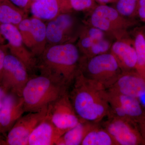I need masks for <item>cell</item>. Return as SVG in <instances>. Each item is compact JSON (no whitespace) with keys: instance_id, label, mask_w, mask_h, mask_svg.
<instances>
[{"instance_id":"obj_1","label":"cell","mask_w":145,"mask_h":145,"mask_svg":"<svg viewBox=\"0 0 145 145\" xmlns=\"http://www.w3.org/2000/svg\"><path fill=\"white\" fill-rule=\"evenodd\" d=\"M70 92L69 98L80 119L100 124L110 113L107 89L89 80L78 69Z\"/></svg>"},{"instance_id":"obj_2","label":"cell","mask_w":145,"mask_h":145,"mask_svg":"<svg viewBox=\"0 0 145 145\" xmlns=\"http://www.w3.org/2000/svg\"><path fill=\"white\" fill-rule=\"evenodd\" d=\"M81 57L73 43L50 46L37 58V69L40 73L52 76L69 88L79 69Z\"/></svg>"},{"instance_id":"obj_3","label":"cell","mask_w":145,"mask_h":145,"mask_svg":"<svg viewBox=\"0 0 145 145\" xmlns=\"http://www.w3.org/2000/svg\"><path fill=\"white\" fill-rule=\"evenodd\" d=\"M69 88L47 74L30 76L22 93L25 112L38 111L48 107Z\"/></svg>"},{"instance_id":"obj_4","label":"cell","mask_w":145,"mask_h":145,"mask_svg":"<svg viewBox=\"0 0 145 145\" xmlns=\"http://www.w3.org/2000/svg\"><path fill=\"white\" fill-rule=\"evenodd\" d=\"M79 69L86 78L99 83L106 89L114 84L123 73L110 52L90 58L81 55Z\"/></svg>"},{"instance_id":"obj_5","label":"cell","mask_w":145,"mask_h":145,"mask_svg":"<svg viewBox=\"0 0 145 145\" xmlns=\"http://www.w3.org/2000/svg\"><path fill=\"white\" fill-rule=\"evenodd\" d=\"M135 24L134 20L124 17L116 8L106 4L96 5L91 11L86 23L87 25L101 29L116 40L129 38L128 30Z\"/></svg>"},{"instance_id":"obj_6","label":"cell","mask_w":145,"mask_h":145,"mask_svg":"<svg viewBox=\"0 0 145 145\" xmlns=\"http://www.w3.org/2000/svg\"><path fill=\"white\" fill-rule=\"evenodd\" d=\"M74 12L62 13L46 22L47 46L78 40L83 25Z\"/></svg>"},{"instance_id":"obj_7","label":"cell","mask_w":145,"mask_h":145,"mask_svg":"<svg viewBox=\"0 0 145 145\" xmlns=\"http://www.w3.org/2000/svg\"><path fill=\"white\" fill-rule=\"evenodd\" d=\"M5 41L10 54L25 65L30 76L33 75L38 69V59L27 48L17 26L11 24L0 25V43L5 45Z\"/></svg>"},{"instance_id":"obj_8","label":"cell","mask_w":145,"mask_h":145,"mask_svg":"<svg viewBox=\"0 0 145 145\" xmlns=\"http://www.w3.org/2000/svg\"><path fill=\"white\" fill-rule=\"evenodd\" d=\"M102 127L117 145H145L137 122L131 119L109 115Z\"/></svg>"},{"instance_id":"obj_9","label":"cell","mask_w":145,"mask_h":145,"mask_svg":"<svg viewBox=\"0 0 145 145\" xmlns=\"http://www.w3.org/2000/svg\"><path fill=\"white\" fill-rule=\"evenodd\" d=\"M17 27L27 48L35 57L39 58L47 46L46 23L35 17H27Z\"/></svg>"},{"instance_id":"obj_10","label":"cell","mask_w":145,"mask_h":145,"mask_svg":"<svg viewBox=\"0 0 145 145\" xmlns=\"http://www.w3.org/2000/svg\"><path fill=\"white\" fill-rule=\"evenodd\" d=\"M29 77L25 65L13 54L7 53L1 82L8 91L22 97L23 89Z\"/></svg>"},{"instance_id":"obj_11","label":"cell","mask_w":145,"mask_h":145,"mask_svg":"<svg viewBox=\"0 0 145 145\" xmlns=\"http://www.w3.org/2000/svg\"><path fill=\"white\" fill-rule=\"evenodd\" d=\"M107 91L109 115L131 119L137 123L145 112L140 99L109 89Z\"/></svg>"},{"instance_id":"obj_12","label":"cell","mask_w":145,"mask_h":145,"mask_svg":"<svg viewBox=\"0 0 145 145\" xmlns=\"http://www.w3.org/2000/svg\"><path fill=\"white\" fill-rule=\"evenodd\" d=\"M48 107L29 112L18 119L5 137L7 145H28L29 136L36 127L46 116Z\"/></svg>"},{"instance_id":"obj_13","label":"cell","mask_w":145,"mask_h":145,"mask_svg":"<svg viewBox=\"0 0 145 145\" xmlns=\"http://www.w3.org/2000/svg\"><path fill=\"white\" fill-rule=\"evenodd\" d=\"M47 114L57 127L65 131L80 121L72 106L68 91L48 106Z\"/></svg>"},{"instance_id":"obj_14","label":"cell","mask_w":145,"mask_h":145,"mask_svg":"<svg viewBox=\"0 0 145 145\" xmlns=\"http://www.w3.org/2000/svg\"><path fill=\"white\" fill-rule=\"evenodd\" d=\"M25 112L21 96L8 92L0 109V135H5Z\"/></svg>"},{"instance_id":"obj_15","label":"cell","mask_w":145,"mask_h":145,"mask_svg":"<svg viewBox=\"0 0 145 145\" xmlns=\"http://www.w3.org/2000/svg\"><path fill=\"white\" fill-rule=\"evenodd\" d=\"M107 89L140 99L145 95V78L136 71L123 72Z\"/></svg>"},{"instance_id":"obj_16","label":"cell","mask_w":145,"mask_h":145,"mask_svg":"<svg viewBox=\"0 0 145 145\" xmlns=\"http://www.w3.org/2000/svg\"><path fill=\"white\" fill-rule=\"evenodd\" d=\"M110 52L117 60L122 72L136 71L137 55L133 40L126 38L112 43Z\"/></svg>"},{"instance_id":"obj_17","label":"cell","mask_w":145,"mask_h":145,"mask_svg":"<svg viewBox=\"0 0 145 145\" xmlns=\"http://www.w3.org/2000/svg\"><path fill=\"white\" fill-rule=\"evenodd\" d=\"M30 11L33 17L48 22L60 14L74 12L69 0H37L31 3Z\"/></svg>"},{"instance_id":"obj_18","label":"cell","mask_w":145,"mask_h":145,"mask_svg":"<svg viewBox=\"0 0 145 145\" xmlns=\"http://www.w3.org/2000/svg\"><path fill=\"white\" fill-rule=\"evenodd\" d=\"M65 132L57 127L46 114L31 133L28 145H55Z\"/></svg>"},{"instance_id":"obj_19","label":"cell","mask_w":145,"mask_h":145,"mask_svg":"<svg viewBox=\"0 0 145 145\" xmlns=\"http://www.w3.org/2000/svg\"><path fill=\"white\" fill-rule=\"evenodd\" d=\"M96 124L80 120L78 124L67 131L55 145H81L86 135Z\"/></svg>"},{"instance_id":"obj_20","label":"cell","mask_w":145,"mask_h":145,"mask_svg":"<svg viewBox=\"0 0 145 145\" xmlns=\"http://www.w3.org/2000/svg\"><path fill=\"white\" fill-rule=\"evenodd\" d=\"M27 17V13L16 7L8 0L0 2V25L11 24L17 26Z\"/></svg>"},{"instance_id":"obj_21","label":"cell","mask_w":145,"mask_h":145,"mask_svg":"<svg viewBox=\"0 0 145 145\" xmlns=\"http://www.w3.org/2000/svg\"><path fill=\"white\" fill-rule=\"evenodd\" d=\"M100 124H97L88 131L81 145H117L108 132Z\"/></svg>"},{"instance_id":"obj_22","label":"cell","mask_w":145,"mask_h":145,"mask_svg":"<svg viewBox=\"0 0 145 145\" xmlns=\"http://www.w3.org/2000/svg\"><path fill=\"white\" fill-rule=\"evenodd\" d=\"M133 33V44L137 55L136 71L145 78V42L144 28L136 29Z\"/></svg>"},{"instance_id":"obj_23","label":"cell","mask_w":145,"mask_h":145,"mask_svg":"<svg viewBox=\"0 0 145 145\" xmlns=\"http://www.w3.org/2000/svg\"><path fill=\"white\" fill-rule=\"evenodd\" d=\"M138 0H117L115 4L116 10L125 18L134 20L136 16Z\"/></svg>"},{"instance_id":"obj_24","label":"cell","mask_w":145,"mask_h":145,"mask_svg":"<svg viewBox=\"0 0 145 145\" xmlns=\"http://www.w3.org/2000/svg\"><path fill=\"white\" fill-rule=\"evenodd\" d=\"M112 44L110 40L106 38L95 42L86 54L82 56L90 58L99 54L110 52Z\"/></svg>"},{"instance_id":"obj_25","label":"cell","mask_w":145,"mask_h":145,"mask_svg":"<svg viewBox=\"0 0 145 145\" xmlns=\"http://www.w3.org/2000/svg\"><path fill=\"white\" fill-rule=\"evenodd\" d=\"M69 2L74 12H90L97 5L94 0H69Z\"/></svg>"},{"instance_id":"obj_26","label":"cell","mask_w":145,"mask_h":145,"mask_svg":"<svg viewBox=\"0 0 145 145\" xmlns=\"http://www.w3.org/2000/svg\"><path fill=\"white\" fill-rule=\"evenodd\" d=\"M80 32L88 35L95 42L105 39L106 36H107L101 29L87 24L86 25H83Z\"/></svg>"},{"instance_id":"obj_27","label":"cell","mask_w":145,"mask_h":145,"mask_svg":"<svg viewBox=\"0 0 145 145\" xmlns=\"http://www.w3.org/2000/svg\"><path fill=\"white\" fill-rule=\"evenodd\" d=\"M95 42L90 37L80 32L77 46L82 55L86 54Z\"/></svg>"},{"instance_id":"obj_28","label":"cell","mask_w":145,"mask_h":145,"mask_svg":"<svg viewBox=\"0 0 145 145\" xmlns=\"http://www.w3.org/2000/svg\"><path fill=\"white\" fill-rule=\"evenodd\" d=\"M10 3L18 8L28 13L30 11L32 2L31 0H8Z\"/></svg>"},{"instance_id":"obj_29","label":"cell","mask_w":145,"mask_h":145,"mask_svg":"<svg viewBox=\"0 0 145 145\" xmlns=\"http://www.w3.org/2000/svg\"><path fill=\"white\" fill-rule=\"evenodd\" d=\"M7 48L6 46L0 43V82L3 67L6 55L7 53Z\"/></svg>"},{"instance_id":"obj_30","label":"cell","mask_w":145,"mask_h":145,"mask_svg":"<svg viewBox=\"0 0 145 145\" xmlns=\"http://www.w3.org/2000/svg\"><path fill=\"white\" fill-rule=\"evenodd\" d=\"M137 124L145 144V112L143 116L137 122Z\"/></svg>"},{"instance_id":"obj_31","label":"cell","mask_w":145,"mask_h":145,"mask_svg":"<svg viewBox=\"0 0 145 145\" xmlns=\"http://www.w3.org/2000/svg\"><path fill=\"white\" fill-rule=\"evenodd\" d=\"M8 92V91L4 86L1 82H0V109L2 106L6 96Z\"/></svg>"},{"instance_id":"obj_32","label":"cell","mask_w":145,"mask_h":145,"mask_svg":"<svg viewBox=\"0 0 145 145\" xmlns=\"http://www.w3.org/2000/svg\"><path fill=\"white\" fill-rule=\"evenodd\" d=\"M94 1L99 3L100 4H106L108 3L116 1L117 0H94Z\"/></svg>"},{"instance_id":"obj_33","label":"cell","mask_w":145,"mask_h":145,"mask_svg":"<svg viewBox=\"0 0 145 145\" xmlns=\"http://www.w3.org/2000/svg\"><path fill=\"white\" fill-rule=\"evenodd\" d=\"M0 145H7L5 138H4L2 135H0Z\"/></svg>"},{"instance_id":"obj_34","label":"cell","mask_w":145,"mask_h":145,"mask_svg":"<svg viewBox=\"0 0 145 145\" xmlns=\"http://www.w3.org/2000/svg\"><path fill=\"white\" fill-rule=\"evenodd\" d=\"M144 39L145 42V28L144 29Z\"/></svg>"},{"instance_id":"obj_35","label":"cell","mask_w":145,"mask_h":145,"mask_svg":"<svg viewBox=\"0 0 145 145\" xmlns=\"http://www.w3.org/2000/svg\"><path fill=\"white\" fill-rule=\"evenodd\" d=\"M31 2H33L36 1H37V0H31Z\"/></svg>"},{"instance_id":"obj_36","label":"cell","mask_w":145,"mask_h":145,"mask_svg":"<svg viewBox=\"0 0 145 145\" xmlns=\"http://www.w3.org/2000/svg\"><path fill=\"white\" fill-rule=\"evenodd\" d=\"M4 1H5V0H0V2H2Z\"/></svg>"}]
</instances>
